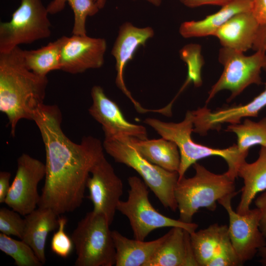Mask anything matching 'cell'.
I'll return each mask as SVG.
<instances>
[{
	"label": "cell",
	"instance_id": "obj_16",
	"mask_svg": "<svg viewBox=\"0 0 266 266\" xmlns=\"http://www.w3.org/2000/svg\"><path fill=\"white\" fill-rule=\"evenodd\" d=\"M147 266H198L190 240V233L172 227Z\"/></svg>",
	"mask_w": 266,
	"mask_h": 266
},
{
	"label": "cell",
	"instance_id": "obj_30",
	"mask_svg": "<svg viewBox=\"0 0 266 266\" xmlns=\"http://www.w3.org/2000/svg\"><path fill=\"white\" fill-rule=\"evenodd\" d=\"M67 222L66 217L59 216L58 230L54 233L51 241L52 252L63 258L70 255L74 247L71 237H69L65 231Z\"/></svg>",
	"mask_w": 266,
	"mask_h": 266
},
{
	"label": "cell",
	"instance_id": "obj_29",
	"mask_svg": "<svg viewBox=\"0 0 266 266\" xmlns=\"http://www.w3.org/2000/svg\"><path fill=\"white\" fill-rule=\"evenodd\" d=\"M243 264L232 245L228 232L207 266H239Z\"/></svg>",
	"mask_w": 266,
	"mask_h": 266
},
{
	"label": "cell",
	"instance_id": "obj_23",
	"mask_svg": "<svg viewBox=\"0 0 266 266\" xmlns=\"http://www.w3.org/2000/svg\"><path fill=\"white\" fill-rule=\"evenodd\" d=\"M228 232L227 225L215 223L190 233L191 246L198 266H207Z\"/></svg>",
	"mask_w": 266,
	"mask_h": 266
},
{
	"label": "cell",
	"instance_id": "obj_27",
	"mask_svg": "<svg viewBox=\"0 0 266 266\" xmlns=\"http://www.w3.org/2000/svg\"><path fill=\"white\" fill-rule=\"evenodd\" d=\"M67 2L74 14L72 34L86 35V21L100 10L93 0H53L46 6L49 14H55L62 11Z\"/></svg>",
	"mask_w": 266,
	"mask_h": 266
},
{
	"label": "cell",
	"instance_id": "obj_34",
	"mask_svg": "<svg viewBox=\"0 0 266 266\" xmlns=\"http://www.w3.org/2000/svg\"><path fill=\"white\" fill-rule=\"evenodd\" d=\"M11 173L8 171H0V203L5 202L6 198L9 192L11 185L9 181Z\"/></svg>",
	"mask_w": 266,
	"mask_h": 266
},
{
	"label": "cell",
	"instance_id": "obj_18",
	"mask_svg": "<svg viewBox=\"0 0 266 266\" xmlns=\"http://www.w3.org/2000/svg\"><path fill=\"white\" fill-rule=\"evenodd\" d=\"M53 210L38 207L25 216V226L21 240L33 250L39 261L46 262L45 245L48 234L58 227V217Z\"/></svg>",
	"mask_w": 266,
	"mask_h": 266
},
{
	"label": "cell",
	"instance_id": "obj_12",
	"mask_svg": "<svg viewBox=\"0 0 266 266\" xmlns=\"http://www.w3.org/2000/svg\"><path fill=\"white\" fill-rule=\"evenodd\" d=\"M90 174L86 188L93 205V211L103 215L111 225L123 194L122 181L104 155L93 166Z\"/></svg>",
	"mask_w": 266,
	"mask_h": 266
},
{
	"label": "cell",
	"instance_id": "obj_14",
	"mask_svg": "<svg viewBox=\"0 0 266 266\" xmlns=\"http://www.w3.org/2000/svg\"><path fill=\"white\" fill-rule=\"evenodd\" d=\"M91 94L92 103L89 113L101 125L104 138L133 137L147 139L145 127L127 120L117 104L106 96L102 87L93 86Z\"/></svg>",
	"mask_w": 266,
	"mask_h": 266
},
{
	"label": "cell",
	"instance_id": "obj_7",
	"mask_svg": "<svg viewBox=\"0 0 266 266\" xmlns=\"http://www.w3.org/2000/svg\"><path fill=\"white\" fill-rule=\"evenodd\" d=\"M105 217L92 211L78 222L71 238L76 251V266H112L116 251Z\"/></svg>",
	"mask_w": 266,
	"mask_h": 266
},
{
	"label": "cell",
	"instance_id": "obj_10",
	"mask_svg": "<svg viewBox=\"0 0 266 266\" xmlns=\"http://www.w3.org/2000/svg\"><path fill=\"white\" fill-rule=\"evenodd\" d=\"M238 192L219 200L218 203L226 210L229 219L228 234L232 245L243 264L253 259L260 248L266 245V238L260 229L261 214L257 208L245 214L235 211L232 200Z\"/></svg>",
	"mask_w": 266,
	"mask_h": 266
},
{
	"label": "cell",
	"instance_id": "obj_11",
	"mask_svg": "<svg viewBox=\"0 0 266 266\" xmlns=\"http://www.w3.org/2000/svg\"><path fill=\"white\" fill-rule=\"evenodd\" d=\"M15 177L4 203L20 215L26 216L36 208L40 195L38 185L45 177V165L25 153L17 159Z\"/></svg>",
	"mask_w": 266,
	"mask_h": 266
},
{
	"label": "cell",
	"instance_id": "obj_21",
	"mask_svg": "<svg viewBox=\"0 0 266 266\" xmlns=\"http://www.w3.org/2000/svg\"><path fill=\"white\" fill-rule=\"evenodd\" d=\"M252 0H231L216 13L200 21L183 22L179 28L184 38L214 35L217 30L236 14L250 11Z\"/></svg>",
	"mask_w": 266,
	"mask_h": 266
},
{
	"label": "cell",
	"instance_id": "obj_26",
	"mask_svg": "<svg viewBox=\"0 0 266 266\" xmlns=\"http://www.w3.org/2000/svg\"><path fill=\"white\" fill-rule=\"evenodd\" d=\"M266 106V82L265 89L251 101L244 105H233L214 111L212 119L214 123L221 126L224 123L238 124L244 117H257Z\"/></svg>",
	"mask_w": 266,
	"mask_h": 266
},
{
	"label": "cell",
	"instance_id": "obj_39",
	"mask_svg": "<svg viewBox=\"0 0 266 266\" xmlns=\"http://www.w3.org/2000/svg\"><path fill=\"white\" fill-rule=\"evenodd\" d=\"M146 0L148 1L149 2L153 3V4L156 6H159L161 2V0Z\"/></svg>",
	"mask_w": 266,
	"mask_h": 266
},
{
	"label": "cell",
	"instance_id": "obj_31",
	"mask_svg": "<svg viewBox=\"0 0 266 266\" xmlns=\"http://www.w3.org/2000/svg\"><path fill=\"white\" fill-rule=\"evenodd\" d=\"M20 214L13 209L5 207L0 209V232L7 235H14L21 239L23 233L25 220Z\"/></svg>",
	"mask_w": 266,
	"mask_h": 266
},
{
	"label": "cell",
	"instance_id": "obj_22",
	"mask_svg": "<svg viewBox=\"0 0 266 266\" xmlns=\"http://www.w3.org/2000/svg\"><path fill=\"white\" fill-rule=\"evenodd\" d=\"M130 144L145 159L166 170L177 172L180 163L179 149L173 141L162 137L141 139L128 137Z\"/></svg>",
	"mask_w": 266,
	"mask_h": 266
},
{
	"label": "cell",
	"instance_id": "obj_15",
	"mask_svg": "<svg viewBox=\"0 0 266 266\" xmlns=\"http://www.w3.org/2000/svg\"><path fill=\"white\" fill-rule=\"evenodd\" d=\"M154 34V31L150 27L140 28L135 27L130 22H126L120 26L111 50V54L116 60V85L140 113L147 112L148 110L143 108L132 97L125 83L124 71L127 64L133 59L138 47L141 45L144 46L146 41Z\"/></svg>",
	"mask_w": 266,
	"mask_h": 266
},
{
	"label": "cell",
	"instance_id": "obj_2",
	"mask_svg": "<svg viewBox=\"0 0 266 266\" xmlns=\"http://www.w3.org/2000/svg\"><path fill=\"white\" fill-rule=\"evenodd\" d=\"M19 46L0 52V111L8 119L14 137L22 119L33 120L35 111L44 104L47 76L37 75L25 65Z\"/></svg>",
	"mask_w": 266,
	"mask_h": 266
},
{
	"label": "cell",
	"instance_id": "obj_6",
	"mask_svg": "<svg viewBox=\"0 0 266 266\" xmlns=\"http://www.w3.org/2000/svg\"><path fill=\"white\" fill-rule=\"evenodd\" d=\"M128 182L127 200L119 201L117 210L129 220L134 239L145 240L152 231L162 228L180 227L190 233L197 230L196 223L174 219L158 212L150 201L149 188L142 179L132 176L128 178Z\"/></svg>",
	"mask_w": 266,
	"mask_h": 266
},
{
	"label": "cell",
	"instance_id": "obj_8",
	"mask_svg": "<svg viewBox=\"0 0 266 266\" xmlns=\"http://www.w3.org/2000/svg\"><path fill=\"white\" fill-rule=\"evenodd\" d=\"M48 14L41 0H21L10 20L0 23V52L49 37Z\"/></svg>",
	"mask_w": 266,
	"mask_h": 266
},
{
	"label": "cell",
	"instance_id": "obj_5",
	"mask_svg": "<svg viewBox=\"0 0 266 266\" xmlns=\"http://www.w3.org/2000/svg\"><path fill=\"white\" fill-rule=\"evenodd\" d=\"M103 149L116 162L135 170L144 183L167 209L178 208L174 191L178 173L166 170L149 162L130 144L128 137L104 138Z\"/></svg>",
	"mask_w": 266,
	"mask_h": 266
},
{
	"label": "cell",
	"instance_id": "obj_33",
	"mask_svg": "<svg viewBox=\"0 0 266 266\" xmlns=\"http://www.w3.org/2000/svg\"><path fill=\"white\" fill-rule=\"evenodd\" d=\"M251 10L259 24L266 27V0H252Z\"/></svg>",
	"mask_w": 266,
	"mask_h": 266
},
{
	"label": "cell",
	"instance_id": "obj_32",
	"mask_svg": "<svg viewBox=\"0 0 266 266\" xmlns=\"http://www.w3.org/2000/svg\"><path fill=\"white\" fill-rule=\"evenodd\" d=\"M254 203L261 214L260 229L266 238V190L255 199Z\"/></svg>",
	"mask_w": 266,
	"mask_h": 266
},
{
	"label": "cell",
	"instance_id": "obj_38",
	"mask_svg": "<svg viewBox=\"0 0 266 266\" xmlns=\"http://www.w3.org/2000/svg\"><path fill=\"white\" fill-rule=\"evenodd\" d=\"M97 5L100 9L102 8L105 6L106 0H93Z\"/></svg>",
	"mask_w": 266,
	"mask_h": 266
},
{
	"label": "cell",
	"instance_id": "obj_25",
	"mask_svg": "<svg viewBox=\"0 0 266 266\" xmlns=\"http://www.w3.org/2000/svg\"><path fill=\"white\" fill-rule=\"evenodd\" d=\"M226 131L236 135L238 150L246 157L250 147L257 145L266 147V117L258 122L247 118L242 124H230Z\"/></svg>",
	"mask_w": 266,
	"mask_h": 266
},
{
	"label": "cell",
	"instance_id": "obj_37",
	"mask_svg": "<svg viewBox=\"0 0 266 266\" xmlns=\"http://www.w3.org/2000/svg\"><path fill=\"white\" fill-rule=\"evenodd\" d=\"M257 254L260 257L259 262L261 265L266 266V245L260 249Z\"/></svg>",
	"mask_w": 266,
	"mask_h": 266
},
{
	"label": "cell",
	"instance_id": "obj_36",
	"mask_svg": "<svg viewBox=\"0 0 266 266\" xmlns=\"http://www.w3.org/2000/svg\"><path fill=\"white\" fill-rule=\"evenodd\" d=\"M252 49L256 51L262 50L266 52V27L260 25Z\"/></svg>",
	"mask_w": 266,
	"mask_h": 266
},
{
	"label": "cell",
	"instance_id": "obj_1",
	"mask_svg": "<svg viewBox=\"0 0 266 266\" xmlns=\"http://www.w3.org/2000/svg\"><path fill=\"white\" fill-rule=\"evenodd\" d=\"M62 120L58 106L44 104L33 118L46 154L45 182L37 206L58 215L81 205L91 169L104 155L103 144L95 137L85 136L79 143L71 140L62 130Z\"/></svg>",
	"mask_w": 266,
	"mask_h": 266
},
{
	"label": "cell",
	"instance_id": "obj_19",
	"mask_svg": "<svg viewBox=\"0 0 266 266\" xmlns=\"http://www.w3.org/2000/svg\"><path fill=\"white\" fill-rule=\"evenodd\" d=\"M116 251V266H147L167 236L149 241L127 238L117 231H112Z\"/></svg>",
	"mask_w": 266,
	"mask_h": 266
},
{
	"label": "cell",
	"instance_id": "obj_3",
	"mask_svg": "<svg viewBox=\"0 0 266 266\" xmlns=\"http://www.w3.org/2000/svg\"><path fill=\"white\" fill-rule=\"evenodd\" d=\"M144 122L162 137L173 141L177 146L180 156L178 180L185 176L188 168L198 161L212 156H219L225 160L228 167L225 173L231 180L234 181L238 177V168L246 157L239 153L236 144L218 149L195 142L191 137L194 129L192 111H187L184 120L179 123L165 122L150 118Z\"/></svg>",
	"mask_w": 266,
	"mask_h": 266
},
{
	"label": "cell",
	"instance_id": "obj_28",
	"mask_svg": "<svg viewBox=\"0 0 266 266\" xmlns=\"http://www.w3.org/2000/svg\"><path fill=\"white\" fill-rule=\"evenodd\" d=\"M0 250L11 257L17 266H41L33 249L23 240L0 233Z\"/></svg>",
	"mask_w": 266,
	"mask_h": 266
},
{
	"label": "cell",
	"instance_id": "obj_17",
	"mask_svg": "<svg viewBox=\"0 0 266 266\" xmlns=\"http://www.w3.org/2000/svg\"><path fill=\"white\" fill-rule=\"evenodd\" d=\"M260 27L251 10L242 12L219 28L214 36L223 47L244 52L252 48Z\"/></svg>",
	"mask_w": 266,
	"mask_h": 266
},
{
	"label": "cell",
	"instance_id": "obj_4",
	"mask_svg": "<svg viewBox=\"0 0 266 266\" xmlns=\"http://www.w3.org/2000/svg\"><path fill=\"white\" fill-rule=\"evenodd\" d=\"M195 175L178 180L174 194L181 221L192 223L201 208L214 211L221 199L235 192L233 181L225 173L211 172L197 162L193 165Z\"/></svg>",
	"mask_w": 266,
	"mask_h": 266
},
{
	"label": "cell",
	"instance_id": "obj_35",
	"mask_svg": "<svg viewBox=\"0 0 266 266\" xmlns=\"http://www.w3.org/2000/svg\"><path fill=\"white\" fill-rule=\"evenodd\" d=\"M185 6L196 7L203 5H216L221 6L228 3L231 0H179Z\"/></svg>",
	"mask_w": 266,
	"mask_h": 266
},
{
	"label": "cell",
	"instance_id": "obj_20",
	"mask_svg": "<svg viewBox=\"0 0 266 266\" xmlns=\"http://www.w3.org/2000/svg\"><path fill=\"white\" fill-rule=\"evenodd\" d=\"M237 176L243 180L241 197L236 208L240 214H245L257 195L266 190V147L261 146L258 159L252 163L244 161L240 166Z\"/></svg>",
	"mask_w": 266,
	"mask_h": 266
},
{
	"label": "cell",
	"instance_id": "obj_24",
	"mask_svg": "<svg viewBox=\"0 0 266 266\" xmlns=\"http://www.w3.org/2000/svg\"><path fill=\"white\" fill-rule=\"evenodd\" d=\"M62 36L35 50L23 51L25 66L31 71L42 76L50 71L61 70V49Z\"/></svg>",
	"mask_w": 266,
	"mask_h": 266
},
{
	"label": "cell",
	"instance_id": "obj_9",
	"mask_svg": "<svg viewBox=\"0 0 266 266\" xmlns=\"http://www.w3.org/2000/svg\"><path fill=\"white\" fill-rule=\"evenodd\" d=\"M243 53L224 47L220 50L219 61L224 69L209 92L206 103L223 90L231 91V95L228 100L230 102L249 85L262 83L261 70L266 71V52L258 50L248 56Z\"/></svg>",
	"mask_w": 266,
	"mask_h": 266
},
{
	"label": "cell",
	"instance_id": "obj_13",
	"mask_svg": "<svg viewBox=\"0 0 266 266\" xmlns=\"http://www.w3.org/2000/svg\"><path fill=\"white\" fill-rule=\"evenodd\" d=\"M61 70L71 74L99 68L104 63L106 41L102 38L73 34L62 36Z\"/></svg>",
	"mask_w": 266,
	"mask_h": 266
}]
</instances>
